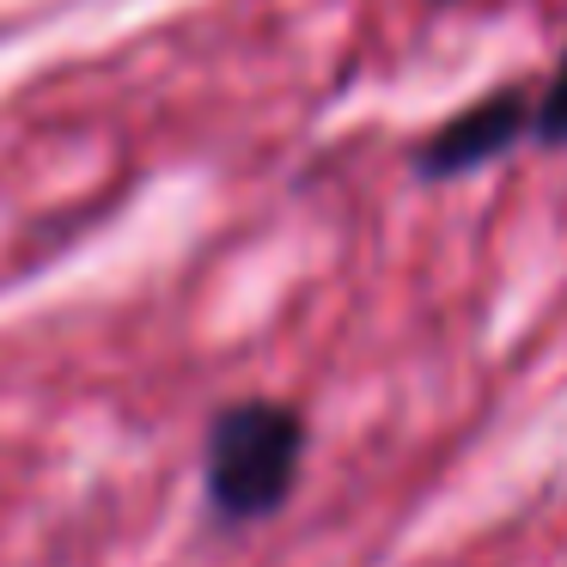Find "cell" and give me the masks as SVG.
<instances>
[{
    "label": "cell",
    "mask_w": 567,
    "mask_h": 567,
    "mask_svg": "<svg viewBox=\"0 0 567 567\" xmlns=\"http://www.w3.org/2000/svg\"><path fill=\"white\" fill-rule=\"evenodd\" d=\"M530 135L537 141H567V55H561V68H555V80L537 92V123H530Z\"/></svg>",
    "instance_id": "3957f363"
},
{
    "label": "cell",
    "mask_w": 567,
    "mask_h": 567,
    "mask_svg": "<svg viewBox=\"0 0 567 567\" xmlns=\"http://www.w3.org/2000/svg\"><path fill=\"white\" fill-rule=\"evenodd\" d=\"M306 452V421L281 403H233L208 427V501L220 518H269Z\"/></svg>",
    "instance_id": "6da1fadb"
},
{
    "label": "cell",
    "mask_w": 567,
    "mask_h": 567,
    "mask_svg": "<svg viewBox=\"0 0 567 567\" xmlns=\"http://www.w3.org/2000/svg\"><path fill=\"white\" fill-rule=\"evenodd\" d=\"M537 123V99L530 92H518V86H506V92H488L482 104H470L464 116H452V123L440 128V135L421 147V172L427 177H452V172H470V165H482V159H494L501 147H513L525 128Z\"/></svg>",
    "instance_id": "7a4b0ae2"
}]
</instances>
